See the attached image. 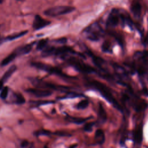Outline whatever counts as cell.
Returning <instances> with one entry per match:
<instances>
[{
    "instance_id": "1",
    "label": "cell",
    "mask_w": 148,
    "mask_h": 148,
    "mask_svg": "<svg viewBox=\"0 0 148 148\" xmlns=\"http://www.w3.org/2000/svg\"><path fill=\"white\" fill-rule=\"evenodd\" d=\"M88 83L90 86L92 87L93 88L96 89L108 102L112 105L113 106H114L116 109L119 110V111L123 112V109L121 106L113 96L112 94L111 93L108 87H106L103 83L99 82L97 80H92L89 82Z\"/></svg>"
},
{
    "instance_id": "2",
    "label": "cell",
    "mask_w": 148,
    "mask_h": 148,
    "mask_svg": "<svg viewBox=\"0 0 148 148\" xmlns=\"http://www.w3.org/2000/svg\"><path fill=\"white\" fill-rule=\"evenodd\" d=\"M124 96L136 112H141L146 109L147 106L146 102L135 95L131 90H128Z\"/></svg>"
},
{
    "instance_id": "3",
    "label": "cell",
    "mask_w": 148,
    "mask_h": 148,
    "mask_svg": "<svg viewBox=\"0 0 148 148\" xmlns=\"http://www.w3.org/2000/svg\"><path fill=\"white\" fill-rule=\"evenodd\" d=\"M83 33L87 39L96 41L100 39L103 34V31L98 23H94L87 27Z\"/></svg>"
},
{
    "instance_id": "4",
    "label": "cell",
    "mask_w": 148,
    "mask_h": 148,
    "mask_svg": "<svg viewBox=\"0 0 148 148\" xmlns=\"http://www.w3.org/2000/svg\"><path fill=\"white\" fill-rule=\"evenodd\" d=\"M75 10V8L70 6H56L47 9L44 14L49 17H57L69 13Z\"/></svg>"
},
{
    "instance_id": "5",
    "label": "cell",
    "mask_w": 148,
    "mask_h": 148,
    "mask_svg": "<svg viewBox=\"0 0 148 148\" xmlns=\"http://www.w3.org/2000/svg\"><path fill=\"white\" fill-rule=\"evenodd\" d=\"M68 62L80 72L84 73H92L95 72V70L93 68L75 58H69L68 60Z\"/></svg>"
},
{
    "instance_id": "6",
    "label": "cell",
    "mask_w": 148,
    "mask_h": 148,
    "mask_svg": "<svg viewBox=\"0 0 148 148\" xmlns=\"http://www.w3.org/2000/svg\"><path fill=\"white\" fill-rule=\"evenodd\" d=\"M32 65L39 69L49 72L50 73H53V74H56L57 75H60L62 77H69L68 76H67V75H66L65 74L63 73L62 72V71L61 70H60L59 69H57L56 68H54L49 65L42 63V62H34L32 64Z\"/></svg>"
},
{
    "instance_id": "7",
    "label": "cell",
    "mask_w": 148,
    "mask_h": 148,
    "mask_svg": "<svg viewBox=\"0 0 148 148\" xmlns=\"http://www.w3.org/2000/svg\"><path fill=\"white\" fill-rule=\"evenodd\" d=\"M50 24V21L43 18L39 15L36 14L34 19L32 23V27L35 30L40 29L46 26L49 25Z\"/></svg>"
},
{
    "instance_id": "8",
    "label": "cell",
    "mask_w": 148,
    "mask_h": 148,
    "mask_svg": "<svg viewBox=\"0 0 148 148\" xmlns=\"http://www.w3.org/2000/svg\"><path fill=\"white\" fill-rule=\"evenodd\" d=\"M121 18V16L119 15L118 12L116 10L112 11V13H110L107 25L110 27H114L117 25L119 23V20Z\"/></svg>"
},
{
    "instance_id": "9",
    "label": "cell",
    "mask_w": 148,
    "mask_h": 148,
    "mask_svg": "<svg viewBox=\"0 0 148 148\" xmlns=\"http://www.w3.org/2000/svg\"><path fill=\"white\" fill-rule=\"evenodd\" d=\"M27 91L39 98L49 97L52 94V92L49 90H43L39 88H29L28 89Z\"/></svg>"
},
{
    "instance_id": "10",
    "label": "cell",
    "mask_w": 148,
    "mask_h": 148,
    "mask_svg": "<svg viewBox=\"0 0 148 148\" xmlns=\"http://www.w3.org/2000/svg\"><path fill=\"white\" fill-rule=\"evenodd\" d=\"M143 138V131L142 126L139 125L135 128L133 132V139L134 141L136 144H140L142 141Z\"/></svg>"
},
{
    "instance_id": "11",
    "label": "cell",
    "mask_w": 148,
    "mask_h": 148,
    "mask_svg": "<svg viewBox=\"0 0 148 148\" xmlns=\"http://www.w3.org/2000/svg\"><path fill=\"white\" fill-rule=\"evenodd\" d=\"M113 68L115 72V73L120 78V79H127V71L124 69V68L117 64L116 63H112V64Z\"/></svg>"
},
{
    "instance_id": "12",
    "label": "cell",
    "mask_w": 148,
    "mask_h": 148,
    "mask_svg": "<svg viewBox=\"0 0 148 148\" xmlns=\"http://www.w3.org/2000/svg\"><path fill=\"white\" fill-rule=\"evenodd\" d=\"M107 119V114L106 110L102 104H99L98 109V120L101 123H103Z\"/></svg>"
},
{
    "instance_id": "13",
    "label": "cell",
    "mask_w": 148,
    "mask_h": 148,
    "mask_svg": "<svg viewBox=\"0 0 148 148\" xmlns=\"http://www.w3.org/2000/svg\"><path fill=\"white\" fill-rule=\"evenodd\" d=\"M95 141L97 144L102 145L104 143L105 140L104 131L101 129H98L96 130L94 136Z\"/></svg>"
},
{
    "instance_id": "14",
    "label": "cell",
    "mask_w": 148,
    "mask_h": 148,
    "mask_svg": "<svg viewBox=\"0 0 148 148\" xmlns=\"http://www.w3.org/2000/svg\"><path fill=\"white\" fill-rule=\"evenodd\" d=\"M32 48V45L31 44L26 45L24 46L20 47L18 48L16 50L14 51V52L17 54V55H23V54H26L29 53Z\"/></svg>"
},
{
    "instance_id": "15",
    "label": "cell",
    "mask_w": 148,
    "mask_h": 148,
    "mask_svg": "<svg viewBox=\"0 0 148 148\" xmlns=\"http://www.w3.org/2000/svg\"><path fill=\"white\" fill-rule=\"evenodd\" d=\"M17 69V67L16 65H12L6 71V72L3 75L2 77V79H1V80L5 83L6 82L10 77V76L12 75V74L16 71Z\"/></svg>"
},
{
    "instance_id": "16",
    "label": "cell",
    "mask_w": 148,
    "mask_h": 148,
    "mask_svg": "<svg viewBox=\"0 0 148 148\" xmlns=\"http://www.w3.org/2000/svg\"><path fill=\"white\" fill-rule=\"evenodd\" d=\"M131 12L135 17H139L141 13V5L140 4L136 2L132 3L131 6Z\"/></svg>"
},
{
    "instance_id": "17",
    "label": "cell",
    "mask_w": 148,
    "mask_h": 148,
    "mask_svg": "<svg viewBox=\"0 0 148 148\" xmlns=\"http://www.w3.org/2000/svg\"><path fill=\"white\" fill-rule=\"evenodd\" d=\"M28 32L27 31H21L20 32H18V33H16L14 34H12V35H10L9 36H6L5 39H4V40H6V41H9V40H14V39H16L17 38H19L24 35H25Z\"/></svg>"
},
{
    "instance_id": "18",
    "label": "cell",
    "mask_w": 148,
    "mask_h": 148,
    "mask_svg": "<svg viewBox=\"0 0 148 148\" xmlns=\"http://www.w3.org/2000/svg\"><path fill=\"white\" fill-rule=\"evenodd\" d=\"M17 54L14 51L12 53H11L10 54H9V56H8L5 58H4L1 63V66H5L6 65H8V64H9L10 62H12L15 58L17 56Z\"/></svg>"
},
{
    "instance_id": "19",
    "label": "cell",
    "mask_w": 148,
    "mask_h": 148,
    "mask_svg": "<svg viewBox=\"0 0 148 148\" xmlns=\"http://www.w3.org/2000/svg\"><path fill=\"white\" fill-rule=\"evenodd\" d=\"M67 120L72 122L73 123H75L77 124H81L82 123H84L86 122L88 119H83V118H79V117H71V116H68L66 117Z\"/></svg>"
},
{
    "instance_id": "20",
    "label": "cell",
    "mask_w": 148,
    "mask_h": 148,
    "mask_svg": "<svg viewBox=\"0 0 148 148\" xmlns=\"http://www.w3.org/2000/svg\"><path fill=\"white\" fill-rule=\"evenodd\" d=\"M89 104V101L87 99H84L80 101L76 105L77 109H86Z\"/></svg>"
},
{
    "instance_id": "21",
    "label": "cell",
    "mask_w": 148,
    "mask_h": 148,
    "mask_svg": "<svg viewBox=\"0 0 148 148\" xmlns=\"http://www.w3.org/2000/svg\"><path fill=\"white\" fill-rule=\"evenodd\" d=\"M25 100L24 97L20 93L15 94V102L17 104L21 105L23 104L25 102Z\"/></svg>"
},
{
    "instance_id": "22",
    "label": "cell",
    "mask_w": 148,
    "mask_h": 148,
    "mask_svg": "<svg viewBox=\"0 0 148 148\" xmlns=\"http://www.w3.org/2000/svg\"><path fill=\"white\" fill-rule=\"evenodd\" d=\"M47 39H42L37 44L36 49L38 50H42L44 49L47 45Z\"/></svg>"
},
{
    "instance_id": "23",
    "label": "cell",
    "mask_w": 148,
    "mask_h": 148,
    "mask_svg": "<svg viewBox=\"0 0 148 148\" xmlns=\"http://www.w3.org/2000/svg\"><path fill=\"white\" fill-rule=\"evenodd\" d=\"M94 125V122H90V123H86L84 127H83V130L84 131L89 132H91L92 130L93 127Z\"/></svg>"
},
{
    "instance_id": "24",
    "label": "cell",
    "mask_w": 148,
    "mask_h": 148,
    "mask_svg": "<svg viewBox=\"0 0 148 148\" xmlns=\"http://www.w3.org/2000/svg\"><path fill=\"white\" fill-rule=\"evenodd\" d=\"M9 92V88L8 87H3L0 93V98L2 99H5L6 98Z\"/></svg>"
},
{
    "instance_id": "25",
    "label": "cell",
    "mask_w": 148,
    "mask_h": 148,
    "mask_svg": "<svg viewBox=\"0 0 148 148\" xmlns=\"http://www.w3.org/2000/svg\"><path fill=\"white\" fill-rule=\"evenodd\" d=\"M50 134V131H47V130H40L39 131L36 132V135H49Z\"/></svg>"
},
{
    "instance_id": "26",
    "label": "cell",
    "mask_w": 148,
    "mask_h": 148,
    "mask_svg": "<svg viewBox=\"0 0 148 148\" xmlns=\"http://www.w3.org/2000/svg\"><path fill=\"white\" fill-rule=\"evenodd\" d=\"M28 144V142L27 141V140H24V141H23L21 144V146L22 147H26Z\"/></svg>"
},
{
    "instance_id": "27",
    "label": "cell",
    "mask_w": 148,
    "mask_h": 148,
    "mask_svg": "<svg viewBox=\"0 0 148 148\" xmlns=\"http://www.w3.org/2000/svg\"><path fill=\"white\" fill-rule=\"evenodd\" d=\"M3 83H3L1 80H0V90H1V89H2Z\"/></svg>"
},
{
    "instance_id": "28",
    "label": "cell",
    "mask_w": 148,
    "mask_h": 148,
    "mask_svg": "<svg viewBox=\"0 0 148 148\" xmlns=\"http://www.w3.org/2000/svg\"><path fill=\"white\" fill-rule=\"evenodd\" d=\"M3 0H0V3H1L2 2H3Z\"/></svg>"
},
{
    "instance_id": "29",
    "label": "cell",
    "mask_w": 148,
    "mask_h": 148,
    "mask_svg": "<svg viewBox=\"0 0 148 148\" xmlns=\"http://www.w3.org/2000/svg\"><path fill=\"white\" fill-rule=\"evenodd\" d=\"M44 148H48V147H47V146H45V147H44Z\"/></svg>"
},
{
    "instance_id": "30",
    "label": "cell",
    "mask_w": 148,
    "mask_h": 148,
    "mask_svg": "<svg viewBox=\"0 0 148 148\" xmlns=\"http://www.w3.org/2000/svg\"><path fill=\"white\" fill-rule=\"evenodd\" d=\"M1 128H0V131H1Z\"/></svg>"
}]
</instances>
